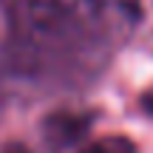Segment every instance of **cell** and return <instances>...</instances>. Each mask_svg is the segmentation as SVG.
<instances>
[{
    "label": "cell",
    "instance_id": "1",
    "mask_svg": "<svg viewBox=\"0 0 153 153\" xmlns=\"http://www.w3.org/2000/svg\"><path fill=\"white\" fill-rule=\"evenodd\" d=\"M3 9L6 62L23 79L85 76L108 51V0H3Z\"/></svg>",
    "mask_w": 153,
    "mask_h": 153
},
{
    "label": "cell",
    "instance_id": "2",
    "mask_svg": "<svg viewBox=\"0 0 153 153\" xmlns=\"http://www.w3.org/2000/svg\"><path fill=\"white\" fill-rule=\"evenodd\" d=\"M91 114H74V111H57L43 119V142L51 153H65L76 148L91 131Z\"/></svg>",
    "mask_w": 153,
    "mask_h": 153
},
{
    "label": "cell",
    "instance_id": "3",
    "mask_svg": "<svg viewBox=\"0 0 153 153\" xmlns=\"http://www.w3.org/2000/svg\"><path fill=\"white\" fill-rule=\"evenodd\" d=\"M79 153H136V145L128 136H102L97 142L85 145Z\"/></svg>",
    "mask_w": 153,
    "mask_h": 153
},
{
    "label": "cell",
    "instance_id": "4",
    "mask_svg": "<svg viewBox=\"0 0 153 153\" xmlns=\"http://www.w3.org/2000/svg\"><path fill=\"white\" fill-rule=\"evenodd\" d=\"M3 153H28V148H23V145H9Z\"/></svg>",
    "mask_w": 153,
    "mask_h": 153
}]
</instances>
